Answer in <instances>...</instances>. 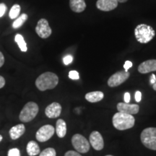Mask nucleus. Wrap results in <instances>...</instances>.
Returning a JSON list of instances; mask_svg holds the SVG:
<instances>
[{
	"instance_id": "1",
	"label": "nucleus",
	"mask_w": 156,
	"mask_h": 156,
	"mask_svg": "<svg viewBox=\"0 0 156 156\" xmlns=\"http://www.w3.org/2000/svg\"><path fill=\"white\" fill-rule=\"evenodd\" d=\"M58 83V77L55 73L47 72L41 75L36 80V86L39 90L54 89Z\"/></svg>"
},
{
	"instance_id": "2",
	"label": "nucleus",
	"mask_w": 156,
	"mask_h": 156,
	"mask_svg": "<svg viewBox=\"0 0 156 156\" xmlns=\"http://www.w3.org/2000/svg\"><path fill=\"white\" fill-rule=\"evenodd\" d=\"M113 125L118 130H126L134 126L135 119L131 114L117 112L113 116Z\"/></svg>"
},
{
	"instance_id": "3",
	"label": "nucleus",
	"mask_w": 156,
	"mask_h": 156,
	"mask_svg": "<svg viewBox=\"0 0 156 156\" xmlns=\"http://www.w3.org/2000/svg\"><path fill=\"white\" fill-rule=\"evenodd\" d=\"M134 36L140 44H147L155 37V32L150 25L140 24L134 29Z\"/></svg>"
},
{
	"instance_id": "4",
	"label": "nucleus",
	"mask_w": 156,
	"mask_h": 156,
	"mask_svg": "<svg viewBox=\"0 0 156 156\" xmlns=\"http://www.w3.org/2000/svg\"><path fill=\"white\" fill-rule=\"evenodd\" d=\"M38 111L39 108L36 103L32 101L27 103L20 113V120L25 123L31 122L36 118Z\"/></svg>"
},
{
	"instance_id": "5",
	"label": "nucleus",
	"mask_w": 156,
	"mask_h": 156,
	"mask_svg": "<svg viewBox=\"0 0 156 156\" xmlns=\"http://www.w3.org/2000/svg\"><path fill=\"white\" fill-rule=\"evenodd\" d=\"M142 143L148 149L156 151V128L148 127L142 132L140 135Z\"/></svg>"
},
{
	"instance_id": "6",
	"label": "nucleus",
	"mask_w": 156,
	"mask_h": 156,
	"mask_svg": "<svg viewBox=\"0 0 156 156\" xmlns=\"http://www.w3.org/2000/svg\"><path fill=\"white\" fill-rule=\"evenodd\" d=\"M72 144L78 153H86L90 151L88 140L85 136L80 134H76L72 137Z\"/></svg>"
},
{
	"instance_id": "7",
	"label": "nucleus",
	"mask_w": 156,
	"mask_h": 156,
	"mask_svg": "<svg viewBox=\"0 0 156 156\" xmlns=\"http://www.w3.org/2000/svg\"><path fill=\"white\" fill-rule=\"evenodd\" d=\"M54 132H55V129L54 126L50 124H46V125L41 126L36 132V138L38 142H46L52 137Z\"/></svg>"
},
{
	"instance_id": "8",
	"label": "nucleus",
	"mask_w": 156,
	"mask_h": 156,
	"mask_svg": "<svg viewBox=\"0 0 156 156\" xmlns=\"http://www.w3.org/2000/svg\"><path fill=\"white\" fill-rule=\"evenodd\" d=\"M129 77V73L128 72H117L109 78L108 80V85L111 87H117L124 83Z\"/></svg>"
},
{
	"instance_id": "9",
	"label": "nucleus",
	"mask_w": 156,
	"mask_h": 156,
	"mask_svg": "<svg viewBox=\"0 0 156 156\" xmlns=\"http://www.w3.org/2000/svg\"><path fill=\"white\" fill-rule=\"evenodd\" d=\"M36 32L41 38H47L51 36L52 30L48 25V21L43 18L38 20L36 27Z\"/></svg>"
},
{
	"instance_id": "10",
	"label": "nucleus",
	"mask_w": 156,
	"mask_h": 156,
	"mask_svg": "<svg viewBox=\"0 0 156 156\" xmlns=\"http://www.w3.org/2000/svg\"><path fill=\"white\" fill-rule=\"evenodd\" d=\"M90 144L95 151H101L104 147V141L100 132L93 131L90 135Z\"/></svg>"
},
{
	"instance_id": "11",
	"label": "nucleus",
	"mask_w": 156,
	"mask_h": 156,
	"mask_svg": "<svg viewBox=\"0 0 156 156\" xmlns=\"http://www.w3.org/2000/svg\"><path fill=\"white\" fill-rule=\"evenodd\" d=\"M116 108L119 112L131 115L136 114L140 111V106L137 104H129L126 103H119Z\"/></svg>"
},
{
	"instance_id": "12",
	"label": "nucleus",
	"mask_w": 156,
	"mask_h": 156,
	"mask_svg": "<svg viewBox=\"0 0 156 156\" xmlns=\"http://www.w3.org/2000/svg\"><path fill=\"white\" fill-rule=\"evenodd\" d=\"M62 113V106L58 103L54 102L46 107L45 114L48 118L55 119L60 116Z\"/></svg>"
},
{
	"instance_id": "13",
	"label": "nucleus",
	"mask_w": 156,
	"mask_h": 156,
	"mask_svg": "<svg viewBox=\"0 0 156 156\" xmlns=\"http://www.w3.org/2000/svg\"><path fill=\"white\" fill-rule=\"evenodd\" d=\"M118 6V2L116 0H98L96 7L101 11L108 12L116 9Z\"/></svg>"
},
{
	"instance_id": "14",
	"label": "nucleus",
	"mask_w": 156,
	"mask_h": 156,
	"mask_svg": "<svg viewBox=\"0 0 156 156\" xmlns=\"http://www.w3.org/2000/svg\"><path fill=\"white\" fill-rule=\"evenodd\" d=\"M138 71L141 74H147L156 71V59H150L142 62L138 67Z\"/></svg>"
},
{
	"instance_id": "15",
	"label": "nucleus",
	"mask_w": 156,
	"mask_h": 156,
	"mask_svg": "<svg viewBox=\"0 0 156 156\" xmlns=\"http://www.w3.org/2000/svg\"><path fill=\"white\" fill-rule=\"evenodd\" d=\"M25 132V126L23 124H20L17 125L12 126L9 129V136L12 140H15L19 139L21 136L23 135V134Z\"/></svg>"
},
{
	"instance_id": "16",
	"label": "nucleus",
	"mask_w": 156,
	"mask_h": 156,
	"mask_svg": "<svg viewBox=\"0 0 156 156\" xmlns=\"http://www.w3.org/2000/svg\"><path fill=\"white\" fill-rule=\"evenodd\" d=\"M69 7L75 12L80 13L86 8L85 0H69Z\"/></svg>"
},
{
	"instance_id": "17",
	"label": "nucleus",
	"mask_w": 156,
	"mask_h": 156,
	"mask_svg": "<svg viewBox=\"0 0 156 156\" xmlns=\"http://www.w3.org/2000/svg\"><path fill=\"white\" fill-rule=\"evenodd\" d=\"M56 133L59 138H63L67 134V124L63 119H59L56 124Z\"/></svg>"
},
{
	"instance_id": "18",
	"label": "nucleus",
	"mask_w": 156,
	"mask_h": 156,
	"mask_svg": "<svg viewBox=\"0 0 156 156\" xmlns=\"http://www.w3.org/2000/svg\"><path fill=\"white\" fill-rule=\"evenodd\" d=\"M104 94L101 91H93L85 95V99L90 103H97L103 100Z\"/></svg>"
},
{
	"instance_id": "19",
	"label": "nucleus",
	"mask_w": 156,
	"mask_h": 156,
	"mask_svg": "<svg viewBox=\"0 0 156 156\" xmlns=\"http://www.w3.org/2000/svg\"><path fill=\"white\" fill-rule=\"evenodd\" d=\"M27 153L29 156H35L40 153V147L36 142L30 141L27 145Z\"/></svg>"
},
{
	"instance_id": "20",
	"label": "nucleus",
	"mask_w": 156,
	"mask_h": 156,
	"mask_svg": "<svg viewBox=\"0 0 156 156\" xmlns=\"http://www.w3.org/2000/svg\"><path fill=\"white\" fill-rule=\"evenodd\" d=\"M15 41L18 45L20 49L21 50V51L23 52H26L28 50V47H27V44L25 41L24 38L22 35L20 34H16V36L15 37Z\"/></svg>"
},
{
	"instance_id": "21",
	"label": "nucleus",
	"mask_w": 156,
	"mask_h": 156,
	"mask_svg": "<svg viewBox=\"0 0 156 156\" xmlns=\"http://www.w3.org/2000/svg\"><path fill=\"white\" fill-rule=\"evenodd\" d=\"M28 15L25 14V13H23V14L21 15L20 16L17 17L16 20H15L12 23V28L15 29L20 28V27L25 23V21L28 20Z\"/></svg>"
},
{
	"instance_id": "22",
	"label": "nucleus",
	"mask_w": 156,
	"mask_h": 156,
	"mask_svg": "<svg viewBox=\"0 0 156 156\" xmlns=\"http://www.w3.org/2000/svg\"><path fill=\"white\" fill-rule=\"evenodd\" d=\"M21 7L19 5H15L12 7V8L9 11V16L10 19H15L19 16L20 12Z\"/></svg>"
},
{
	"instance_id": "23",
	"label": "nucleus",
	"mask_w": 156,
	"mask_h": 156,
	"mask_svg": "<svg viewBox=\"0 0 156 156\" xmlns=\"http://www.w3.org/2000/svg\"><path fill=\"white\" fill-rule=\"evenodd\" d=\"M39 156H56V151L52 147H48L39 153Z\"/></svg>"
},
{
	"instance_id": "24",
	"label": "nucleus",
	"mask_w": 156,
	"mask_h": 156,
	"mask_svg": "<svg viewBox=\"0 0 156 156\" xmlns=\"http://www.w3.org/2000/svg\"><path fill=\"white\" fill-rule=\"evenodd\" d=\"M8 156H21L20 155V152L19 149L17 148H12L8 151L7 153Z\"/></svg>"
},
{
	"instance_id": "25",
	"label": "nucleus",
	"mask_w": 156,
	"mask_h": 156,
	"mask_svg": "<svg viewBox=\"0 0 156 156\" xmlns=\"http://www.w3.org/2000/svg\"><path fill=\"white\" fill-rule=\"evenodd\" d=\"M69 77L70 79L74 80H77L80 79L79 73H78V72L75 71V70L70 71L69 73Z\"/></svg>"
},
{
	"instance_id": "26",
	"label": "nucleus",
	"mask_w": 156,
	"mask_h": 156,
	"mask_svg": "<svg viewBox=\"0 0 156 156\" xmlns=\"http://www.w3.org/2000/svg\"><path fill=\"white\" fill-rule=\"evenodd\" d=\"M73 60V56H72L71 55L65 56L64 57V58H63L64 64H65V65H68V64H69L70 63H72Z\"/></svg>"
},
{
	"instance_id": "27",
	"label": "nucleus",
	"mask_w": 156,
	"mask_h": 156,
	"mask_svg": "<svg viewBox=\"0 0 156 156\" xmlns=\"http://www.w3.org/2000/svg\"><path fill=\"white\" fill-rule=\"evenodd\" d=\"M6 11H7V7H6L5 4H0V17H3V15L5 14Z\"/></svg>"
},
{
	"instance_id": "28",
	"label": "nucleus",
	"mask_w": 156,
	"mask_h": 156,
	"mask_svg": "<svg viewBox=\"0 0 156 156\" xmlns=\"http://www.w3.org/2000/svg\"><path fill=\"white\" fill-rule=\"evenodd\" d=\"M64 156H82L78 152L73 151H69L65 153Z\"/></svg>"
},
{
	"instance_id": "29",
	"label": "nucleus",
	"mask_w": 156,
	"mask_h": 156,
	"mask_svg": "<svg viewBox=\"0 0 156 156\" xmlns=\"http://www.w3.org/2000/svg\"><path fill=\"white\" fill-rule=\"evenodd\" d=\"M132 67V62L130 61H126L125 63L124 64V71L125 72H128V69L129 68H131Z\"/></svg>"
},
{
	"instance_id": "30",
	"label": "nucleus",
	"mask_w": 156,
	"mask_h": 156,
	"mask_svg": "<svg viewBox=\"0 0 156 156\" xmlns=\"http://www.w3.org/2000/svg\"><path fill=\"white\" fill-rule=\"evenodd\" d=\"M134 98H135V101L137 103H139L142 100V93L140 91H136L134 95Z\"/></svg>"
},
{
	"instance_id": "31",
	"label": "nucleus",
	"mask_w": 156,
	"mask_h": 156,
	"mask_svg": "<svg viewBox=\"0 0 156 156\" xmlns=\"http://www.w3.org/2000/svg\"><path fill=\"white\" fill-rule=\"evenodd\" d=\"M124 103H129L130 101V94L129 93H124Z\"/></svg>"
},
{
	"instance_id": "32",
	"label": "nucleus",
	"mask_w": 156,
	"mask_h": 156,
	"mask_svg": "<svg viewBox=\"0 0 156 156\" xmlns=\"http://www.w3.org/2000/svg\"><path fill=\"white\" fill-rule=\"evenodd\" d=\"M5 64V56L0 51V67H2Z\"/></svg>"
},
{
	"instance_id": "33",
	"label": "nucleus",
	"mask_w": 156,
	"mask_h": 156,
	"mask_svg": "<svg viewBox=\"0 0 156 156\" xmlns=\"http://www.w3.org/2000/svg\"><path fill=\"white\" fill-rule=\"evenodd\" d=\"M5 85V79L2 76L0 75V89L2 88V87Z\"/></svg>"
},
{
	"instance_id": "34",
	"label": "nucleus",
	"mask_w": 156,
	"mask_h": 156,
	"mask_svg": "<svg viewBox=\"0 0 156 156\" xmlns=\"http://www.w3.org/2000/svg\"><path fill=\"white\" fill-rule=\"evenodd\" d=\"M156 82V77H155V75H154V74H153V75H151V84H155Z\"/></svg>"
},
{
	"instance_id": "35",
	"label": "nucleus",
	"mask_w": 156,
	"mask_h": 156,
	"mask_svg": "<svg viewBox=\"0 0 156 156\" xmlns=\"http://www.w3.org/2000/svg\"><path fill=\"white\" fill-rule=\"evenodd\" d=\"M116 1L118 2H121V3H124L126 2H127L128 0H116Z\"/></svg>"
},
{
	"instance_id": "36",
	"label": "nucleus",
	"mask_w": 156,
	"mask_h": 156,
	"mask_svg": "<svg viewBox=\"0 0 156 156\" xmlns=\"http://www.w3.org/2000/svg\"><path fill=\"white\" fill-rule=\"evenodd\" d=\"M153 88L154 90H156V82H155V84H153Z\"/></svg>"
},
{
	"instance_id": "37",
	"label": "nucleus",
	"mask_w": 156,
	"mask_h": 156,
	"mask_svg": "<svg viewBox=\"0 0 156 156\" xmlns=\"http://www.w3.org/2000/svg\"><path fill=\"white\" fill-rule=\"evenodd\" d=\"M2 139H3V137H2V136L1 135V134H0V142H2Z\"/></svg>"
},
{
	"instance_id": "38",
	"label": "nucleus",
	"mask_w": 156,
	"mask_h": 156,
	"mask_svg": "<svg viewBox=\"0 0 156 156\" xmlns=\"http://www.w3.org/2000/svg\"><path fill=\"white\" fill-rule=\"evenodd\" d=\"M106 156H114V155H106Z\"/></svg>"
}]
</instances>
